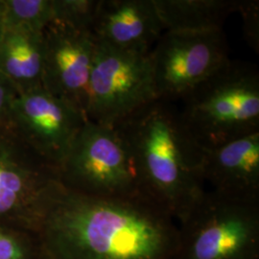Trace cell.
I'll return each mask as SVG.
<instances>
[{
	"label": "cell",
	"instance_id": "3",
	"mask_svg": "<svg viewBox=\"0 0 259 259\" xmlns=\"http://www.w3.org/2000/svg\"><path fill=\"white\" fill-rule=\"evenodd\" d=\"M181 102V121L201 150L259 132L258 69L230 60Z\"/></svg>",
	"mask_w": 259,
	"mask_h": 259
},
{
	"label": "cell",
	"instance_id": "13",
	"mask_svg": "<svg viewBox=\"0 0 259 259\" xmlns=\"http://www.w3.org/2000/svg\"><path fill=\"white\" fill-rule=\"evenodd\" d=\"M44 33L6 28L0 40V73L19 94L42 87Z\"/></svg>",
	"mask_w": 259,
	"mask_h": 259
},
{
	"label": "cell",
	"instance_id": "2",
	"mask_svg": "<svg viewBox=\"0 0 259 259\" xmlns=\"http://www.w3.org/2000/svg\"><path fill=\"white\" fill-rule=\"evenodd\" d=\"M115 128L129 145L143 191L179 222L205 191L202 150L185 131L179 108L156 100Z\"/></svg>",
	"mask_w": 259,
	"mask_h": 259
},
{
	"label": "cell",
	"instance_id": "14",
	"mask_svg": "<svg viewBox=\"0 0 259 259\" xmlns=\"http://www.w3.org/2000/svg\"><path fill=\"white\" fill-rule=\"evenodd\" d=\"M164 31L204 32L223 30L237 12L240 0H154Z\"/></svg>",
	"mask_w": 259,
	"mask_h": 259
},
{
	"label": "cell",
	"instance_id": "8",
	"mask_svg": "<svg viewBox=\"0 0 259 259\" xmlns=\"http://www.w3.org/2000/svg\"><path fill=\"white\" fill-rule=\"evenodd\" d=\"M157 100L181 101L231 59L223 30L164 31L151 49Z\"/></svg>",
	"mask_w": 259,
	"mask_h": 259
},
{
	"label": "cell",
	"instance_id": "4",
	"mask_svg": "<svg viewBox=\"0 0 259 259\" xmlns=\"http://www.w3.org/2000/svg\"><path fill=\"white\" fill-rule=\"evenodd\" d=\"M178 232L175 259H259V200L205 190Z\"/></svg>",
	"mask_w": 259,
	"mask_h": 259
},
{
	"label": "cell",
	"instance_id": "10",
	"mask_svg": "<svg viewBox=\"0 0 259 259\" xmlns=\"http://www.w3.org/2000/svg\"><path fill=\"white\" fill-rule=\"evenodd\" d=\"M44 42L42 88L87 117L96 48L93 32L52 22L44 31Z\"/></svg>",
	"mask_w": 259,
	"mask_h": 259
},
{
	"label": "cell",
	"instance_id": "16",
	"mask_svg": "<svg viewBox=\"0 0 259 259\" xmlns=\"http://www.w3.org/2000/svg\"><path fill=\"white\" fill-rule=\"evenodd\" d=\"M100 0H53V21L93 32Z\"/></svg>",
	"mask_w": 259,
	"mask_h": 259
},
{
	"label": "cell",
	"instance_id": "9",
	"mask_svg": "<svg viewBox=\"0 0 259 259\" xmlns=\"http://www.w3.org/2000/svg\"><path fill=\"white\" fill-rule=\"evenodd\" d=\"M87 120L82 111L41 87L18 94L10 128L28 148L59 170Z\"/></svg>",
	"mask_w": 259,
	"mask_h": 259
},
{
	"label": "cell",
	"instance_id": "5",
	"mask_svg": "<svg viewBox=\"0 0 259 259\" xmlns=\"http://www.w3.org/2000/svg\"><path fill=\"white\" fill-rule=\"evenodd\" d=\"M58 171L61 184L81 194H146L129 145L119 130L93 121H85Z\"/></svg>",
	"mask_w": 259,
	"mask_h": 259
},
{
	"label": "cell",
	"instance_id": "15",
	"mask_svg": "<svg viewBox=\"0 0 259 259\" xmlns=\"http://www.w3.org/2000/svg\"><path fill=\"white\" fill-rule=\"evenodd\" d=\"M5 29L44 33L53 21V0H3Z\"/></svg>",
	"mask_w": 259,
	"mask_h": 259
},
{
	"label": "cell",
	"instance_id": "19",
	"mask_svg": "<svg viewBox=\"0 0 259 259\" xmlns=\"http://www.w3.org/2000/svg\"><path fill=\"white\" fill-rule=\"evenodd\" d=\"M18 94L9 80L0 73V130L10 128L11 110Z\"/></svg>",
	"mask_w": 259,
	"mask_h": 259
},
{
	"label": "cell",
	"instance_id": "6",
	"mask_svg": "<svg viewBox=\"0 0 259 259\" xmlns=\"http://www.w3.org/2000/svg\"><path fill=\"white\" fill-rule=\"evenodd\" d=\"M149 53L125 51L96 40L88 120L115 128L157 100Z\"/></svg>",
	"mask_w": 259,
	"mask_h": 259
},
{
	"label": "cell",
	"instance_id": "18",
	"mask_svg": "<svg viewBox=\"0 0 259 259\" xmlns=\"http://www.w3.org/2000/svg\"><path fill=\"white\" fill-rule=\"evenodd\" d=\"M237 12L243 18L244 33L250 47L256 51L259 42V2L253 0H240Z\"/></svg>",
	"mask_w": 259,
	"mask_h": 259
},
{
	"label": "cell",
	"instance_id": "11",
	"mask_svg": "<svg viewBox=\"0 0 259 259\" xmlns=\"http://www.w3.org/2000/svg\"><path fill=\"white\" fill-rule=\"evenodd\" d=\"M164 32L154 0H100L95 39L125 51L149 53Z\"/></svg>",
	"mask_w": 259,
	"mask_h": 259
},
{
	"label": "cell",
	"instance_id": "17",
	"mask_svg": "<svg viewBox=\"0 0 259 259\" xmlns=\"http://www.w3.org/2000/svg\"><path fill=\"white\" fill-rule=\"evenodd\" d=\"M0 259H39L34 235L0 226Z\"/></svg>",
	"mask_w": 259,
	"mask_h": 259
},
{
	"label": "cell",
	"instance_id": "12",
	"mask_svg": "<svg viewBox=\"0 0 259 259\" xmlns=\"http://www.w3.org/2000/svg\"><path fill=\"white\" fill-rule=\"evenodd\" d=\"M200 172L211 190L259 200V132L202 150Z\"/></svg>",
	"mask_w": 259,
	"mask_h": 259
},
{
	"label": "cell",
	"instance_id": "1",
	"mask_svg": "<svg viewBox=\"0 0 259 259\" xmlns=\"http://www.w3.org/2000/svg\"><path fill=\"white\" fill-rule=\"evenodd\" d=\"M178 223L148 195L56 187L34 234L39 259H175Z\"/></svg>",
	"mask_w": 259,
	"mask_h": 259
},
{
	"label": "cell",
	"instance_id": "20",
	"mask_svg": "<svg viewBox=\"0 0 259 259\" xmlns=\"http://www.w3.org/2000/svg\"><path fill=\"white\" fill-rule=\"evenodd\" d=\"M5 32V7L4 1L0 0V40Z\"/></svg>",
	"mask_w": 259,
	"mask_h": 259
},
{
	"label": "cell",
	"instance_id": "7",
	"mask_svg": "<svg viewBox=\"0 0 259 259\" xmlns=\"http://www.w3.org/2000/svg\"><path fill=\"white\" fill-rule=\"evenodd\" d=\"M60 184L56 168L11 128L0 130V226L34 235Z\"/></svg>",
	"mask_w": 259,
	"mask_h": 259
}]
</instances>
